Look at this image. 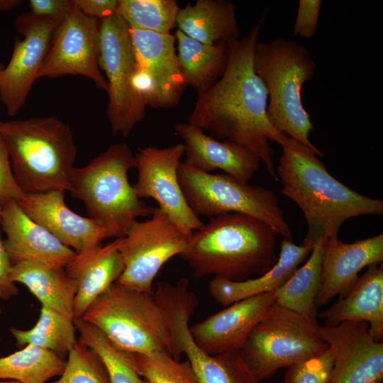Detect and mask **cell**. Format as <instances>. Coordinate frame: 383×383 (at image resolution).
Returning a JSON list of instances; mask_svg holds the SVG:
<instances>
[{"label":"cell","instance_id":"1","mask_svg":"<svg viewBox=\"0 0 383 383\" xmlns=\"http://www.w3.org/2000/svg\"><path fill=\"white\" fill-rule=\"evenodd\" d=\"M267 11L243 38L229 43L227 66L220 79L199 95L188 123L215 139L228 140L254 152L274 180H279L274 150L269 144H280L286 135L279 133L267 116L268 91L253 67L255 48Z\"/></svg>","mask_w":383,"mask_h":383},{"label":"cell","instance_id":"2","mask_svg":"<svg viewBox=\"0 0 383 383\" xmlns=\"http://www.w3.org/2000/svg\"><path fill=\"white\" fill-rule=\"evenodd\" d=\"M282 193L302 211L308 231L301 245L338 237L343 223L361 215H382L383 201L362 195L334 178L309 148L288 136L279 144Z\"/></svg>","mask_w":383,"mask_h":383},{"label":"cell","instance_id":"3","mask_svg":"<svg viewBox=\"0 0 383 383\" xmlns=\"http://www.w3.org/2000/svg\"><path fill=\"white\" fill-rule=\"evenodd\" d=\"M278 235L258 218L228 213L210 218L194 231L178 256L196 277L214 275L243 281L252 274H264L277 262Z\"/></svg>","mask_w":383,"mask_h":383},{"label":"cell","instance_id":"4","mask_svg":"<svg viewBox=\"0 0 383 383\" xmlns=\"http://www.w3.org/2000/svg\"><path fill=\"white\" fill-rule=\"evenodd\" d=\"M0 136L26 196L68 191L77 145L67 124L54 116L0 121Z\"/></svg>","mask_w":383,"mask_h":383},{"label":"cell","instance_id":"5","mask_svg":"<svg viewBox=\"0 0 383 383\" xmlns=\"http://www.w3.org/2000/svg\"><path fill=\"white\" fill-rule=\"evenodd\" d=\"M136 167L135 156L125 143H116L82 167H74L69 184L72 196L85 205L89 218L109 238L123 237L139 217L151 216L152 207L138 198L128 172Z\"/></svg>","mask_w":383,"mask_h":383},{"label":"cell","instance_id":"6","mask_svg":"<svg viewBox=\"0 0 383 383\" xmlns=\"http://www.w3.org/2000/svg\"><path fill=\"white\" fill-rule=\"evenodd\" d=\"M253 67L268 91L267 116L271 125L323 157V153L309 140L313 126L301 98L303 85L316 69L308 49L282 38L269 43L258 41Z\"/></svg>","mask_w":383,"mask_h":383},{"label":"cell","instance_id":"7","mask_svg":"<svg viewBox=\"0 0 383 383\" xmlns=\"http://www.w3.org/2000/svg\"><path fill=\"white\" fill-rule=\"evenodd\" d=\"M99 329L119 350L150 355L165 351L173 357V343L154 294L118 282L97 297L81 317Z\"/></svg>","mask_w":383,"mask_h":383},{"label":"cell","instance_id":"8","mask_svg":"<svg viewBox=\"0 0 383 383\" xmlns=\"http://www.w3.org/2000/svg\"><path fill=\"white\" fill-rule=\"evenodd\" d=\"M177 176L185 199L199 217L238 213L258 218L279 235L292 240V231L275 193L227 174H211L180 162Z\"/></svg>","mask_w":383,"mask_h":383},{"label":"cell","instance_id":"9","mask_svg":"<svg viewBox=\"0 0 383 383\" xmlns=\"http://www.w3.org/2000/svg\"><path fill=\"white\" fill-rule=\"evenodd\" d=\"M317 319L275 303L252 328L240 351L248 369L260 381L326 350Z\"/></svg>","mask_w":383,"mask_h":383},{"label":"cell","instance_id":"10","mask_svg":"<svg viewBox=\"0 0 383 383\" xmlns=\"http://www.w3.org/2000/svg\"><path fill=\"white\" fill-rule=\"evenodd\" d=\"M99 65L106 76V115L113 135L127 137L145 117L146 104L137 91L135 58L128 24L116 13L100 21Z\"/></svg>","mask_w":383,"mask_h":383},{"label":"cell","instance_id":"11","mask_svg":"<svg viewBox=\"0 0 383 383\" xmlns=\"http://www.w3.org/2000/svg\"><path fill=\"white\" fill-rule=\"evenodd\" d=\"M188 238L155 207L150 219L134 221L123 237L119 250L124 268L116 282L152 293L156 274L167 260L184 251Z\"/></svg>","mask_w":383,"mask_h":383},{"label":"cell","instance_id":"12","mask_svg":"<svg viewBox=\"0 0 383 383\" xmlns=\"http://www.w3.org/2000/svg\"><path fill=\"white\" fill-rule=\"evenodd\" d=\"M64 18L39 16L29 11L16 18L15 25L23 39H16L10 61L0 72V99L9 116L16 115L24 106Z\"/></svg>","mask_w":383,"mask_h":383},{"label":"cell","instance_id":"13","mask_svg":"<svg viewBox=\"0 0 383 383\" xmlns=\"http://www.w3.org/2000/svg\"><path fill=\"white\" fill-rule=\"evenodd\" d=\"M135 58L134 84L147 106H177L187 87L181 72L174 35L130 28Z\"/></svg>","mask_w":383,"mask_h":383},{"label":"cell","instance_id":"14","mask_svg":"<svg viewBox=\"0 0 383 383\" xmlns=\"http://www.w3.org/2000/svg\"><path fill=\"white\" fill-rule=\"evenodd\" d=\"M183 144L169 148H139L135 155L137 182L133 185L138 198H152L158 208L188 238L204 223L189 207L177 176Z\"/></svg>","mask_w":383,"mask_h":383},{"label":"cell","instance_id":"15","mask_svg":"<svg viewBox=\"0 0 383 383\" xmlns=\"http://www.w3.org/2000/svg\"><path fill=\"white\" fill-rule=\"evenodd\" d=\"M100 21L89 17L76 6L56 29L39 77L81 75L101 89L109 85L99 65Z\"/></svg>","mask_w":383,"mask_h":383},{"label":"cell","instance_id":"16","mask_svg":"<svg viewBox=\"0 0 383 383\" xmlns=\"http://www.w3.org/2000/svg\"><path fill=\"white\" fill-rule=\"evenodd\" d=\"M319 335L333 353L329 383H382L383 342L373 338L367 323L320 326Z\"/></svg>","mask_w":383,"mask_h":383},{"label":"cell","instance_id":"17","mask_svg":"<svg viewBox=\"0 0 383 383\" xmlns=\"http://www.w3.org/2000/svg\"><path fill=\"white\" fill-rule=\"evenodd\" d=\"M275 291L236 301L189 327L194 342L209 355L241 350L252 328L275 304Z\"/></svg>","mask_w":383,"mask_h":383},{"label":"cell","instance_id":"18","mask_svg":"<svg viewBox=\"0 0 383 383\" xmlns=\"http://www.w3.org/2000/svg\"><path fill=\"white\" fill-rule=\"evenodd\" d=\"M383 234L345 243L338 237L327 238L323 244L320 285L316 298L317 308L334 297L345 296L358 280L365 267L382 263Z\"/></svg>","mask_w":383,"mask_h":383},{"label":"cell","instance_id":"19","mask_svg":"<svg viewBox=\"0 0 383 383\" xmlns=\"http://www.w3.org/2000/svg\"><path fill=\"white\" fill-rule=\"evenodd\" d=\"M1 227L6 235L5 248L12 265L32 262L66 268L77 253L31 219L17 201L2 206Z\"/></svg>","mask_w":383,"mask_h":383},{"label":"cell","instance_id":"20","mask_svg":"<svg viewBox=\"0 0 383 383\" xmlns=\"http://www.w3.org/2000/svg\"><path fill=\"white\" fill-rule=\"evenodd\" d=\"M65 191L28 195L18 204L34 221L44 227L77 254H82L101 245L109 238L102 227L91 218L72 211L65 201Z\"/></svg>","mask_w":383,"mask_h":383},{"label":"cell","instance_id":"21","mask_svg":"<svg viewBox=\"0 0 383 383\" xmlns=\"http://www.w3.org/2000/svg\"><path fill=\"white\" fill-rule=\"evenodd\" d=\"M176 134L184 142V164L210 173L221 170L240 181L248 182L259 167L260 158L235 143L221 142L189 123H179Z\"/></svg>","mask_w":383,"mask_h":383},{"label":"cell","instance_id":"22","mask_svg":"<svg viewBox=\"0 0 383 383\" xmlns=\"http://www.w3.org/2000/svg\"><path fill=\"white\" fill-rule=\"evenodd\" d=\"M189 320L188 315L177 313L170 318L168 325L177 353L186 355L198 383H259L240 350L218 355L203 351L190 333Z\"/></svg>","mask_w":383,"mask_h":383},{"label":"cell","instance_id":"23","mask_svg":"<svg viewBox=\"0 0 383 383\" xmlns=\"http://www.w3.org/2000/svg\"><path fill=\"white\" fill-rule=\"evenodd\" d=\"M123 237L106 245L77 254L65 268L77 284L73 319L81 318L93 301L116 282L123 271L119 250Z\"/></svg>","mask_w":383,"mask_h":383},{"label":"cell","instance_id":"24","mask_svg":"<svg viewBox=\"0 0 383 383\" xmlns=\"http://www.w3.org/2000/svg\"><path fill=\"white\" fill-rule=\"evenodd\" d=\"M319 316L326 326L345 321H365L373 338L383 342V265L369 266L351 290Z\"/></svg>","mask_w":383,"mask_h":383},{"label":"cell","instance_id":"25","mask_svg":"<svg viewBox=\"0 0 383 383\" xmlns=\"http://www.w3.org/2000/svg\"><path fill=\"white\" fill-rule=\"evenodd\" d=\"M313 247L297 245L283 238L277 262L258 277L231 281L214 277L209 290L213 299L224 306L255 295L275 291L286 283Z\"/></svg>","mask_w":383,"mask_h":383},{"label":"cell","instance_id":"26","mask_svg":"<svg viewBox=\"0 0 383 383\" xmlns=\"http://www.w3.org/2000/svg\"><path fill=\"white\" fill-rule=\"evenodd\" d=\"M236 6L225 0H197L180 9L177 29L204 44L229 43L240 39L241 32L235 14Z\"/></svg>","mask_w":383,"mask_h":383},{"label":"cell","instance_id":"27","mask_svg":"<svg viewBox=\"0 0 383 383\" xmlns=\"http://www.w3.org/2000/svg\"><path fill=\"white\" fill-rule=\"evenodd\" d=\"M11 279L25 285L42 306L73 319L77 284L65 268L21 262L12 265Z\"/></svg>","mask_w":383,"mask_h":383},{"label":"cell","instance_id":"28","mask_svg":"<svg viewBox=\"0 0 383 383\" xmlns=\"http://www.w3.org/2000/svg\"><path fill=\"white\" fill-rule=\"evenodd\" d=\"M177 57L187 86L197 96L206 92L222 76L227 66L229 43L207 45L177 30Z\"/></svg>","mask_w":383,"mask_h":383},{"label":"cell","instance_id":"29","mask_svg":"<svg viewBox=\"0 0 383 383\" xmlns=\"http://www.w3.org/2000/svg\"><path fill=\"white\" fill-rule=\"evenodd\" d=\"M325 240L313 246L306 262L275 291L276 304L305 316L317 319L316 298L320 285Z\"/></svg>","mask_w":383,"mask_h":383},{"label":"cell","instance_id":"30","mask_svg":"<svg viewBox=\"0 0 383 383\" xmlns=\"http://www.w3.org/2000/svg\"><path fill=\"white\" fill-rule=\"evenodd\" d=\"M66 365L59 355L34 345H26L0 357V380L22 383H45L60 376Z\"/></svg>","mask_w":383,"mask_h":383},{"label":"cell","instance_id":"31","mask_svg":"<svg viewBox=\"0 0 383 383\" xmlns=\"http://www.w3.org/2000/svg\"><path fill=\"white\" fill-rule=\"evenodd\" d=\"M73 319L42 306L39 319L29 330L10 328L18 347L30 345L50 350L57 355L68 353L77 342Z\"/></svg>","mask_w":383,"mask_h":383},{"label":"cell","instance_id":"32","mask_svg":"<svg viewBox=\"0 0 383 383\" xmlns=\"http://www.w3.org/2000/svg\"><path fill=\"white\" fill-rule=\"evenodd\" d=\"M77 341L94 350L104 362L111 383H150L137 372L128 353L117 348L96 327L82 318L73 319Z\"/></svg>","mask_w":383,"mask_h":383},{"label":"cell","instance_id":"33","mask_svg":"<svg viewBox=\"0 0 383 383\" xmlns=\"http://www.w3.org/2000/svg\"><path fill=\"white\" fill-rule=\"evenodd\" d=\"M179 9L175 0H118L116 13L130 28L169 34Z\"/></svg>","mask_w":383,"mask_h":383},{"label":"cell","instance_id":"34","mask_svg":"<svg viewBox=\"0 0 383 383\" xmlns=\"http://www.w3.org/2000/svg\"><path fill=\"white\" fill-rule=\"evenodd\" d=\"M128 355L139 374L150 383H198L187 360H177L165 351Z\"/></svg>","mask_w":383,"mask_h":383},{"label":"cell","instance_id":"35","mask_svg":"<svg viewBox=\"0 0 383 383\" xmlns=\"http://www.w3.org/2000/svg\"><path fill=\"white\" fill-rule=\"evenodd\" d=\"M52 383H111L107 369L100 357L78 341L68 352L60 379Z\"/></svg>","mask_w":383,"mask_h":383},{"label":"cell","instance_id":"36","mask_svg":"<svg viewBox=\"0 0 383 383\" xmlns=\"http://www.w3.org/2000/svg\"><path fill=\"white\" fill-rule=\"evenodd\" d=\"M333 353L328 348L321 353L288 367L284 383H329Z\"/></svg>","mask_w":383,"mask_h":383},{"label":"cell","instance_id":"37","mask_svg":"<svg viewBox=\"0 0 383 383\" xmlns=\"http://www.w3.org/2000/svg\"><path fill=\"white\" fill-rule=\"evenodd\" d=\"M25 196L15 179L8 150L0 136V204L18 202Z\"/></svg>","mask_w":383,"mask_h":383},{"label":"cell","instance_id":"38","mask_svg":"<svg viewBox=\"0 0 383 383\" xmlns=\"http://www.w3.org/2000/svg\"><path fill=\"white\" fill-rule=\"evenodd\" d=\"M321 0H300L293 28V35L311 38L316 33Z\"/></svg>","mask_w":383,"mask_h":383},{"label":"cell","instance_id":"39","mask_svg":"<svg viewBox=\"0 0 383 383\" xmlns=\"http://www.w3.org/2000/svg\"><path fill=\"white\" fill-rule=\"evenodd\" d=\"M74 0H30V12L46 17H65L72 10Z\"/></svg>","mask_w":383,"mask_h":383},{"label":"cell","instance_id":"40","mask_svg":"<svg viewBox=\"0 0 383 383\" xmlns=\"http://www.w3.org/2000/svg\"><path fill=\"white\" fill-rule=\"evenodd\" d=\"M12 264L1 235L0 221V299L9 300L18 294V289L11 279Z\"/></svg>","mask_w":383,"mask_h":383},{"label":"cell","instance_id":"41","mask_svg":"<svg viewBox=\"0 0 383 383\" xmlns=\"http://www.w3.org/2000/svg\"><path fill=\"white\" fill-rule=\"evenodd\" d=\"M86 16L99 21L116 13L118 0H74Z\"/></svg>","mask_w":383,"mask_h":383},{"label":"cell","instance_id":"42","mask_svg":"<svg viewBox=\"0 0 383 383\" xmlns=\"http://www.w3.org/2000/svg\"><path fill=\"white\" fill-rule=\"evenodd\" d=\"M22 3L21 0H0V12L11 11Z\"/></svg>","mask_w":383,"mask_h":383},{"label":"cell","instance_id":"43","mask_svg":"<svg viewBox=\"0 0 383 383\" xmlns=\"http://www.w3.org/2000/svg\"><path fill=\"white\" fill-rule=\"evenodd\" d=\"M0 383H22L14 380H0Z\"/></svg>","mask_w":383,"mask_h":383},{"label":"cell","instance_id":"44","mask_svg":"<svg viewBox=\"0 0 383 383\" xmlns=\"http://www.w3.org/2000/svg\"><path fill=\"white\" fill-rule=\"evenodd\" d=\"M4 65H3L1 62H0V72H1V70L4 69Z\"/></svg>","mask_w":383,"mask_h":383},{"label":"cell","instance_id":"45","mask_svg":"<svg viewBox=\"0 0 383 383\" xmlns=\"http://www.w3.org/2000/svg\"><path fill=\"white\" fill-rule=\"evenodd\" d=\"M1 210H2V206L0 204V214H1Z\"/></svg>","mask_w":383,"mask_h":383},{"label":"cell","instance_id":"46","mask_svg":"<svg viewBox=\"0 0 383 383\" xmlns=\"http://www.w3.org/2000/svg\"><path fill=\"white\" fill-rule=\"evenodd\" d=\"M0 312H1V310H0Z\"/></svg>","mask_w":383,"mask_h":383}]
</instances>
